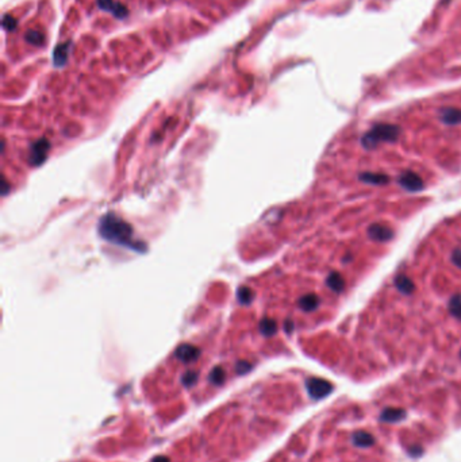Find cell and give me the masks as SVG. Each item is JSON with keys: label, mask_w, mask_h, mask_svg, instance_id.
I'll use <instances>...</instances> for the list:
<instances>
[{"label": "cell", "mask_w": 461, "mask_h": 462, "mask_svg": "<svg viewBox=\"0 0 461 462\" xmlns=\"http://www.w3.org/2000/svg\"><path fill=\"white\" fill-rule=\"evenodd\" d=\"M99 233L106 241L129 247L138 253L146 250V246L142 242L134 239L133 227L115 214H106L100 219Z\"/></svg>", "instance_id": "cell-1"}, {"label": "cell", "mask_w": 461, "mask_h": 462, "mask_svg": "<svg viewBox=\"0 0 461 462\" xmlns=\"http://www.w3.org/2000/svg\"><path fill=\"white\" fill-rule=\"evenodd\" d=\"M399 184L407 191H411V192H417V191L423 190L422 178L419 177L418 174L414 172L402 173L401 177H399Z\"/></svg>", "instance_id": "cell-5"}, {"label": "cell", "mask_w": 461, "mask_h": 462, "mask_svg": "<svg viewBox=\"0 0 461 462\" xmlns=\"http://www.w3.org/2000/svg\"><path fill=\"white\" fill-rule=\"evenodd\" d=\"M353 443L357 447H371L375 443V438L365 431H357L353 434Z\"/></svg>", "instance_id": "cell-11"}, {"label": "cell", "mask_w": 461, "mask_h": 462, "mask_svg": "<svg viewBox=\"0 0 461 462\" xmlns=\"http://www.w3.org/2000/svg\"><path fill=\"white\" fill-rule=\"evenodd\" d=\"M452 261H453V263L456 265V266H458V268H461V250H458V249H456V250L453 251V254H452Z\"/></svg>", "instance_id": "cell-21"}, {"label": "cell", "mask_w": 461, "mask_h": 462, "mask_svg": "<svg viewBox=\"0 0 461 462\" xmlns=\"http://www.w3.org/2000/svg\"><path fill=\"white\" fill-rule=\"evenodd\" d=\"M449 311L453 316H456L457 319H461V296L458 295L453 296L449 303Z\"/></svg>", "instance_id": "cell-16"}, {"label": "cell", "mask_w": 461, "mask_h": 462, "mask_svg": "<svg viewBox=\"0 0 461 462\" xmlns=\"http://www.w3.org/2000/svg\"><path fill=\"white\" fill-rule=\"evenodd\" d=\"M326 285H328L330 290L334 291V292H341V291L344 290L345 281L340 273L333 272L330 273L328 276V279H326Z\"/></svg>", "instance_id": "cell-13"}, {"label": "cell", "mask_w": 461, "mask_h": 462, "mask_svg": "<svg viewBox=\"0 0 461 462\" xmlns=\"http://www.w3.org/2000/svg\"><path fill=\"white\" fill-rule=\"evenodd\" d=\"M360 180L361 181H365L368 184H376V186H381V184H387L390 181V178H388L387 174H383V173H362L360 174Z\"/></svg>", "instance_id": "cell-10"}, {"label": "cell", "mask_w": 461, "mask_h": 462, "mask_svg": "<svg viewBox=\"0 0 461 462\" xmlns=\"http://www.w3.org/2000/svg\"><path fill=\"white\" fill-rule=\"evenodd\" d=\"M27 39H29V41H31L33 43H37V45H39V43H41V41H42V37H41V35H39L38 33H30V34L27 35Z\"/></svg>", "instance_id": "cell-22"}, {"label": "cell", "mask_w": 461, "mask_h": 462, "mask_svg": "<svg viewBox=\"0 0 461 462\" xmlns=\"http://www.w3.org/2000/svg\"><path fill=\"white\" fill-rule=\"evenodd\" d=\"M198 376L199 375L196 373V372L190 371V372H187V373H184V376H183L181 381H183V384L186 385V387H192V385L198 381Z\"/></svg>", "instance_id": "cell-19"}, {"label": "cell", "mask_w": 461, "mask_h": 462, "mask_svg": "<svg viewBox=\"0 0 461 462\" xmlns=\"http://www.w3.org/2000/svg\"><path fill=\"white\" fill-rule=\"evenodd\" d=\"M406 416V411L402 408H386L381 411L379 419L386 423H394V422H399Z\"/></svg>", "instance_id": "cell-8"}, {"label": "cell", "mask_w": 461, "mask_h": 462, "mask_svg": "<svg viewBox=\"0 0 461 462\" xmlns=\"http://www.w3.org/2000/svg\"><path fill=\"white\" fill-rule=\"evenodd\" d=\"M50 149V143L48 139H39L37 142L31 146L30 151V162L33 165H39L42 164L46 156H48V151Z\"/></svg>", "instance_id": "cell-4"}, {"label": "cell", "mask_w": 461, "mask_h": 462, "mask_svg": "<svg viewBox=\"0 0 461 462\" xmlns=\"http://www.w3.org/2000/svg\"><path fill=\"white\" fill-rule=\"evenodd\" d=\"M409 451L413 457H417V455H421V454H422V449H421V447H411Z\"/></svg>", "instance_id": "cell-23"}, {"label": "cell", "mask_w": 461, "mask_h": 462, "mask_svg": "<svg viewBox=\"0 0 461 462\" xmlns=\"http://www.w3.org/2000/svg\"><path fill=\"white\" fill-rule=\"evenodd\" d=\"M199 355H200V350L190 343L179 346L176 350V357L183 362H194L199 358Z\"/></svg>", "instance_id": "cell-6"}, {"label": "cell", "mask_w": 461, "mask_h": 462, "mask_svg": "<svg viewBox=\"0 0 461 462\" xmlns=\"http://www.w3.org/2000/svg\"><path fill=\"white\" fill-rule=\"evenodd\" d=\"M250 369H252V365L249 362H246V361H240L237 363V366H236V371H237L238 375H245Z\"/></svg>", "instance_id": "cell-20"}, {"label": "cell", "mask_w": 461, "mask_h": 462, "mask_svg": "<svg viewBox=\"0 0 461 462\" xmlns=\"http://www.w3.org/2000/svg\"><path fill=\"white\" fill-rule=\"evenodd\" d=\"M395 285H397V288L401 291L402 294L406 295L411 294L414 291V288H415L413 281L410 280L406 274H399V276L397 277V280H395Z\"/></svg>", "instance_id": "cell-14"}, {"label": "cell", "mask_w": 461, "mask_h": 462, "mask_svg": "<svg viewBox=\"0 0 461 462\" xmlns=\"http://www.w3.org/2000/svg\"><path fill=\"white\" fill-rule=\"evenodd\" d=\"M237 295L238 300H240L242 304H248V303H250L253 300V292H252V290H249L248 287H242V288H240Z\"/></svg>", "instance_id": "cell-18"}, {"label": "cell", "mask_w": 461, "mask_h": 462, "mask_svg": "<svg viewBox=\"0 0 461 462\" xmlns=\"http://www.w3.org/2000/svg\"><path fill=\"white\" fill-rule=\"evenodd\" d=\"M284 328H285V331H287V333H291V331L293 330V323H292V322H289V320H287V322L284 323Z\"/></svg>", "instance_id": "cell-24"}, {"label": "cell", "mask_w": 461, "mask_h": 462, "mask_svg": "<svg viewBox=\"0 0 461 462\" xmlns=\"http://www.w3.org/2000/svg\"><path fill=\"white\" fill-rule=\"evenodd\" d=\"M441 119L446 125H457L461 123V110L458 108H442L441 110Z\"/></svg>", "instance_id": "cell-9"}, {"label": "cell", "mask_w": 461, "mask_h": 462, "mask_svg": "<svg viewBox=\"0 0 461 462\" xmlns=\"http://www.w3.org/2000/svg\"><path fill=\"white\" fill-rule=\"evenodd\" d=\"M318 304H319V299H318V296L314 294L304 295V296L300 298V300H299V307L302 308L303 311H306V312L314 311L315 308L318 307Z\"/></svg>", "instance_id": "cell-12"}, {"label": "cell", "mask_w": 461, "mask_h": 462, "mask_svg": "<svg viewBox=\"0 0 461 462\" xmlns=\"http://www.w3.org/2000/svg\"><path fill=\"white\" fill-rule=\"evenodd\" d=\"M368 237L377 242L390 241L394 237L393 230L383 225H372L368 229Z\"/></svg>", "instance_id": "cell-7"}, {"label": "cell", "mask_w": 461, "mask_h": 462, "mask_svg": "<svg viewBox=\"0 0 461 462\" xmlns=\"http://www.w3.org/2000/svg\"><path fill=\"white\" fill-rule=\"evenodd\" d=\"M153 462H171L168 457H165V455H159V457H156L153 459Z\"/></svg>", "instance_id": "cell-25"}, {"label": "cell", "mask_w": 461, "mask_h": 462, "mask_svg": "<svg viewBox=\"0 0 461 462\" xmlns=\"http://www.w3.org/2000/svg\"><path fill=\"white\" fill-rule=\"evenodd\" d=\"M260 331L263 333L265 337H271L277 331V324L275 320L272 319H263L260 323Z\"/></svg>", "instance_id": "cell-15"}, {"label": "cell", "mask_w": 461, "mask_h": 462, "mask_svg": "<svg viewBox=\"0 0 461 462\" xmlns=\"http://www.w3.org/2000/svg\"><path fill=\"white\" fill-rule=\"evenodd\" d=\"M224 377H226V375H224V371L220 366L214 367V369L211 371V373H210V381H211L212 384H215V385L222 384V383L224 381Z\"/></svg>", "instance_id": "cell-17"}, {"label": "cell", "mask_w": 461, "mask_h": 462, "mask_svg": "<svg viewBox=\"0 0 461 462\" xmlns=\"http://www.w3.org/2000/svg\"><path fill=\"white\" fill-rule=\"evenodd\" d=\"M399 134H401V129L398 126L381 123V125H376L375 127H372L362 137L361 142L366 149H373L380 142H395Z\"/></svg>", "instance_id": "cell-2"}, {"label": "cell", "mask_w": 461, "mask_h": 462, "mask_svg": "<svg viewBox=\"0 0 461 462\" xmlns=\"http://www.w3.org/2000/svg\"><path fill=\"white\" fill-rule=\"evenodd\" d=\"M306 388L309 395L313 399H324L325 396H328L329 393L332 392L333 385L324 379L313 377V379L307 380Z\"/></svg>", "instance_id": "cell-3"}]
</instances>
